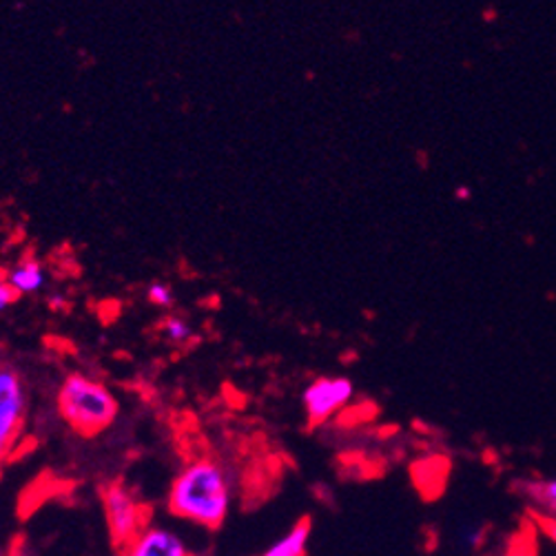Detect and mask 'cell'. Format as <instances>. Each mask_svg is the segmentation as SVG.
<instances>
[{"label": "cell", "instance_id": "7a4b0ae2", "mask_svg": "<svg viewBox=\"0 0 556 556\" xmlns=\"http://www.w3.org/2000/svg\"><path fill=\"white\" fill-rule=\"evenodd\" d=\"M59 413L63 421L83 437H93L116 421L121 404L109 388L87 375L74 372L59 388Z\"/></svg>", "mask_w": 556, "mask_h": 556}, {"label": "cell", "instance_id": "6da1fadb", "mask_svg": "<svg viewBox=\"0 0 556 556\" xmlns=\"http://www.w3.org/2000/svg\"><path fill=\"white\" fill-rule=\"evenodd\" d=\"M166 504L174 517L215 530L227 521L233 504L229 472L208 457L189 462L174 479Z\"/></svg>", "mask_w": 556, "mask_h": 556}, {"label": "cell", "instance_id": "30bf717a", "mask_svg": "<svg viewBox=\"0 0 556 556\" xmlns=\"http://www.w3.org/2000/svg\"><path fill=\"white\" fill-rule=\"evenodd\" d=\"M162 336L169 340L172 344L182 346V344H187L193 338V328H191V324L185 317L169 315V317L162 321Z\"/></svg>", "mask_w": 556, "mask_h": 556}, {"label": "cell", "instance_id": "ba28073f", "mask_svg": "<svg viewBox=\"0 0 556 556\" xmlns=\"http://www.w3.org/2000/svg\"><path fill=\"white\" fill-rule=\"evenodd\" d=\"M8 282L10 287L14 289V293L21 298V295H31V293H38L45 282H47V275H45V268L38 260H23L18 262L8 275Z\"/></svg>", "mask_w": 556, "mask_h": 556}, {"label": "cell", "instance_id": "9c48e42d", "mask_svg": "<svg viewBox=\"0 0 556 556\" xmlns=\"http://www.w3.org/2000/svg\"><path fill=\"white\" fill-rule=\"evenodd\" d=\"M528 496L536 513L541 515L539 519H556V479L530 483Z\"/></svg>", "mask_w": 556, "mask_h": 556}, {"label": "cell", "instance_id": "5b68a950", "mask_svg": "<svg viewBox=\"0 0 556 556\" xmlns=\"http://www.w3.org/2000/svg\"><path fill=\"white\" fill-rule=\"evenodd\" d=\"M353 400V383L344 377L315 379L304 393V408L311 426H319L338 415Z\"/></svg>", "mask_w": 556, "mask_h": 556}, {"label": "cell", "instance_id": "277c9868", "mask_svg": "<svg viewBox=\"0 0 556 556\" xmlns=\"http://www.w3.org/2000/svg\"><path fill=\"white\" fill-rule=\"evenodd\" d=\"M25 419L27 391L23 377L12 364H0V466L12 455L25 428Z\"/></svg>", "mask_w": 556, "mask_h": 556}, {"label": "cell", "instance_id": "7c38bea8", "mask_svg": "<svg viewBox=\"0 0 556 556\" xmlns=\"http://www.w3.org/2000/svg\"><path fill=\"white\" fill-rule=\"evenodd\" d=\"M16 293H14V289L10 287V282H8V277H0V313L3 311H8L14 302H16Z\"/></svg>", "mask_w": 556, "mask_h": 556}, {"label": "cell", "instance_id": "5bb4252c", "mask_svg": "<svg viewBox=\"0 0 556 556\" xmlns=\"http://www.w3.org/2000/svg\"><path fill=\"white\" fill-rule=\"evenodd\" d=\"M0 556H10V552L3 545H0Z\"/></svg>", "mask_w": 556, "mask_h": 556}, {"label": "cell", "instance_id": "52a82bcc", "mask_svg": "<svg viewBox=\"0 0 556 556\" xmlns=\"http://www.w3.org/2000/svg\"><path fill=\"white\" fill-rule=\"evenodd\" d=\"M311 519L298 521L285 536L273 541L262 554L257 556H306L308 543H311Z\"/></svg>", "mask_w": 556, "mask_h": 556}, {"label": "cell", "instance_id": "8fae6325", "mask_svg": "<svg viewBox=\"0 0 556 556\" xmlns=\"http://www.w3.org/2000/svg\"><path fill=\"white\" fill-rule=\"evenodd\" d=\"M147 298H149L151 304H155L160 308H169L176 302L174 289L169 285H164V282H153L147 291Z\"/></svg>", "mask_w": 556, "mask_h": 556}, {"label": "cell", "instance_id": "8992f818", "mask_svg": "<svg viewBox=\"0 0 556 556\" xmlns=\"http://www.w3.org/2000/svg\"><path fill=\"white\" fill-rule=\"evenodd\" d=\"M123 556H193V552L178 532L149 523L123 549Z\"/></svg>", "mask_w": 556, "mask_h": 556}, {"label": "cell", "instance_id": "4fadbf2b", "mask_svg": "<svg viewBox=\"0 0 556 556\" xmlns=\"http://www.w3.org/2000/svg\"><path fill=\"white\" fill-rule=\"evenodd\" d=\"M539 528L556 545V519H539Z\"/></svg>", "mask_w": 556, "mask_h": 556}, {"label": "cell", "instance_id": "3957f363", "mask_svg": "<svg viewBox=\"0 0 556 556\" xmlns=\"http://www.w3.org/2000/svg\"><path fill=\"white\" fill-rule=\"evenodd\" d=\"M102 508L111 541L121 549H125L149 526L147 508L123 483H111L102 490Z\"/></svg>", "mask_w": 556, "mask_h": 556}]
</instances>
